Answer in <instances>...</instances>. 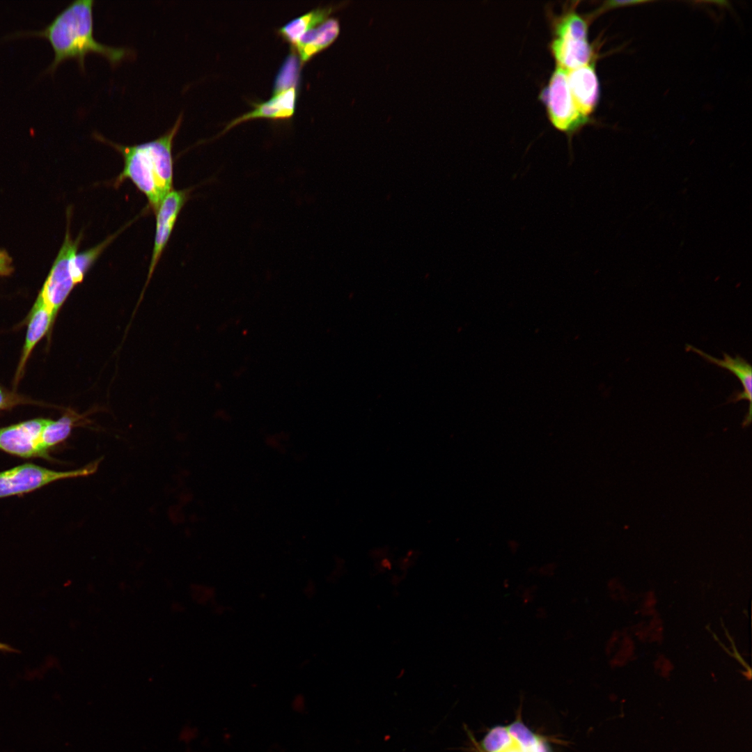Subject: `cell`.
Segmentation results:
<instances>
[{"mask_svg":"<svg viewBox=\"0 0 752 752\" xmlns=\"http://www.w3.org/2000/svg\"><path fill=\"white\" fill-rule=\"evenodd\" d=\"M93 0H75L60 11L43 29L19 31L6 37L24 35L44 36L52 45L54 58L45 72H52L63 61H77L84 70L86 56L97 53L112 65H116L133 54L125 47L109 46L97 41L93 31Z\"/></svg>","mask_w":752,"mask_h":752,"instance_id":"1","label":"cell"},{"mask_svg":"<svg viewBox=\"0 0 752 752\" xmlns=\"http://www.w3.org/2000/svg\"><path fill=\"white\" fill-rule=\"evenodd\" d=\"M182 118L180 115L173 126L158 138L134 146H123L95 134L97 139L113 147L123 158V169L114 185L118 186L127 179L131 180L146 196L155 212L164 198L172 190V149Z\"/></svg>","mask_w":752,"mask_h":752,"instance_id":"2","label":"cell"},{"mask_svg":"<svg viewBox=\"0 0 752 752\" xmlns=\"http://www.w3.org/2000/svg\"><path fill=\"white\" fill-rule=\"evenodd\" d=\"M102 458L77 469L59 471L24 464L0 472V499L30 492L53 482L84 477L96 472Z\"/></svg>","mask_w":752,"mask_h":752,"instance_id":"3","label":"cell"},{"mask_svg":"<svg viewBox=\"0 0 752 752\" xmlns=\"http://www.w3.org/2000/svg\"><path fill=\"white\" fill-rule=\"evenodd\" d=\"M80 240L81 237L73 240L68 228L63 242L38 295L54 318L76 285L72 276L71 263L73 256L77 253Z\"/></svg>","mask_w":752,"mask_h":752,"instance_id":"4","label":"cell"},{"mask_svg":"<svg viewBox=\"0 0 752 752\" xmlns=\"http://www.w3.org/2000/svg\"><path fill=\"white\" fill-rule=\"evenodd\" d=\"M549 119L558 130L571 133L589 120L582 116L573 101L567 71L557 67L542 93Z\"/></svg>","mask_w":752,"mask_h":752,"instance_id":"5","label":"cell"},{"mask_svg":"<svg viewBox=\"0 0 752 752\" xmlns=\"http://www.w3.org/2000/svg\"><path fill=\"white\" fill-rule=\"evenodd\" d=\"M189 189L171 190L156 211V230L148 279L153 273L169 242L178 217L189 197Z\"/></svg>","mask_w":752,"mask_h":752,"instance_id":"6","label":"cell"},{"mask_svg":"<svg viewBox=\"0 0 752 752\" xmlns=\"http://www.w3.org/2000/svg\"><path fill=\"white\" fill-rule=\"evenodd\" d=\"M49 421L36 418L0 428V450L22 457H41L40 435Z\"/></svg>","mask_w":752,"mask_h":752,"instance_id":"7","label":"cell"},{"mask_svg":"<svg viewBox=\"0 0 752 752\" xmlns=\"http://www.w3.org/2000/svg\"><path fill=\"white\" fill-rule=\"evenodd\" d=\"M567 78L577 109L588 118L595 109L600 97V85L594 63L567 70Z\"/></svg>","mask_w":752,"mask_h":752,"instance_id":"8","label":"cell"},{"mask_svg":"<svg viewBox=\"0 0 752 752\" xmlns=\"http://www.w3.org/2000/svg\"><path fill=\"white\" fill-rule=\"evenodd\" d=\"M686 350L697 353L711 363L728 370L739 379L743 386V391L735 392L728 402H737L742 400L749 401V412L742 422V427H748L751 423L752 368L751 364L739 356L732 357L726 353L723 354V359H718L691 345H687Z\"/></svg>","mask_w":752,"mask_h":752,"instance_id":"9","label":"cell"},{"mask_svg":"<svg viewBox=\"0 0 752 752\" xmlns=\"http://www.w3.org/2000/svg\"><path fill=\"white\" fill-rule=\"evenodd\" d=\"M297 92L296 87L274 95L269 100L255 104V109L232 120L225 127L222 133L233 126L247 120L253 118H269L285 120L291 118L295 111Z\"/></svg>","mask_w":752,"mask_h":752,"instance_id":"10","label":"cell"},{"mask_svg":"<svg viewBox=\"0 0 752 752\" xmlns=\"http://www.w3.org/2000/svg\"><path fill=\"white\" fill-rule=\"evenodd\" d=\"M340 33L339 22L336 19L329 18L304 33L293 51L299 55L301 63L309 61L313 56L331 45Z\"/></svg>","mask_w":752,"mask_h":752,"instance_id":"11","label":"cell"},{"mask_svg":"<svg viewBox=\"0 0 752 752\" xmlns=\"http://www.w3.org/2000/svg\"><path fill=\"white\" fill-rule=\"evenodd\" d=\"M551 53L557 67L566 71L590 63L593 52L588 39L554 38L551 45Z\"/></svg>","mask_w":752,"mask_h":752,"instance_id":"12","label":"cell"},{"mask_svg":"<svg viewBox=\"0 0 752 752\" xmlns=\"http://www.w3.org/2000/svg\"><path fill=\"white\" fill-rule=\"evenodd\" d=\"M54 319L51 311L45 305L42 299L38 297L29 318L25 343L19 361V371L22 370L32 350L46 334Z\"/></svg>","mask_w":752,"mask_h":752,"instance_id":"13","label":"cell"},{"mask_svg":"<svg viewBox=\"0 0 752 752\" xmlns=\"http://www.w3.org/2000/svg\"><path fill=\"white\" fill-rule=\"evenodd\" d=\"M332 11L331 7L314 9L290 21L281 27L278 33L293 47L304 33L327 19Z\"/></svg>","mask_w":752,"mask_h":752,"instance_id":"14","label":"cell"},{"mask_svg":"<svg viewBox=\"0 0 752 752\" xmlns=\"http://www.w3.org/2000/svg\"><path fill=\"white\" fill-rule=\"evenodd\" d=\"M75 418L65 415L56 421L50 420L40 435L39 451L41 457H47L49 449L66 439L72 429Z\"/></svg>","mask_w":752,"mask_h":752,"instance_id":"15","label":"cell"},{"mask_svg":"<svg viewBox=\"0 0 752 752\" xmlns=\"http://www.w3.org/2000/svg\"><path fill=\"white\" fill-rule=\"evenodd\" d=\"M116 234L110 236L102 243L89 249L77 253L71 263L72 273L75 284L81 282L89 269L106 247L116 237Z\"/></svg>","mask_w":752,"mask_h":752,"instance_id":"16","label":"cell"},{"mask_svg":"<svg viewBox=\"0 0 752 752\" xmlns=\"http://www.w3.org/2000/svg\"><path fill=\"white\" fill-rule=\"evenodd\" d=\"M301 62L295 51L285 58L274 82L273 94H277L298 84Z\"/></svg>","mask_w":752,"mask_h":752,"instance_id":"17","label":"cell"},{"mask_svg":"<svg viewBox=\"0 0 752 752\" xmlns=\"http://www.w3.org/2000/svg\"><path fill=\"white\" fill-rule=\"evenodd\" d=\"M554 38L588 39V26L586 21L572 12L561 17L555 26Z\"/></svg>","mask_w":752,"mask_h":752,"instance_id":"18","label":"cell"},{"mask_svg":"<svg viewBox=\"0 0 752 752\" xmlns=\"http://www.w3.org/2000/svg\"><path fill=\"white\" fill-rule=\"evenodd\" d=\"M513 743L514 740L508 726H496L486 733L481 740L480 746L485 752H500Z\"/></svg>","mask_w":752,"mask_h":752,"instance_id":"19","label":"cell"},{"mask_svg":"<svg viewBox=\"0 0 752 752\" xmlns=\"http://www.w3.org/2000/svg\"><path fill=\"white\" fill-rule=\"evenodd\" d=\"M12 258L8 252L0 249V276L10 274L13 271Z\"/></svg>","mask_w":752,"mask_h":752,"instance_id":"20","label":"cell"},{"mask_svg":"<svg viewBox=\"0 0 752 752\" xmlns=\"http://www.w3.org/2000/svg\"><path fill=\"white\" fill-rule=\"evenodd\" d=\"M16 403L11 395H8L4 390L0 387V409L11 407Z\"/></svg>","mask_w":752,"mask_h":752,"instance_id":"21","label":"cell"},{"mask_svg":"<svg viewBox=\"0 0 752 752\" xmlns=\"http://www.w3.org/2000/svg\"><path fill=\"white\" fill-rule=\"evenodd\" d=\"M500 752H522V751L520 750V749L518 747V746L514 742L512 745H511L510 746L508 747L507 749H504V750H503V751H501Z\"/></svg>","mask_w":752,"mask_h":752,"instance_id":"22","label":"cell"},{"mask_svg":"<svg viewBox=\"0 0 752 752\" xmlns=\"http://www.w3.org/2000/svg\"><path fill=\"white\" fill-rule=\"evenodd\" d=\"M0 650L13 652L15 651L10 645L0 642Z\"/></svg>","mask_w":752,"mask_h":752,"instance_id":"23","label":"cell"}]
</instances>
